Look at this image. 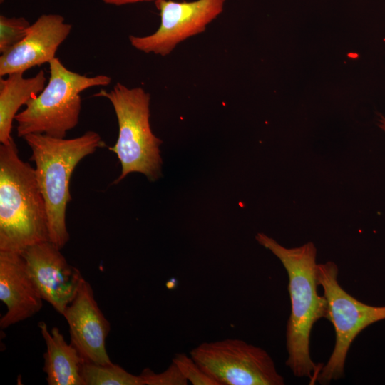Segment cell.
Masks as SVG:
<instances>
[{
    "instance_id": "8",
    "label": "cell",
    "mask_w": 385,
    "mask_h": 385,
    "mask_svg": "<svg viewBox=\"0 0 385 385\" xmlns=\"http://www.w3.org/2000/svg\"><path fill=\"white\" fill-rule=\"evenodd\" d=\"M225 1H155L160 16L159 28L148 36H129L130 43L145 53L169 55L180 42L204 32L207 26L222 12Z\"/></svg>"
},
{
    "instance_id": "2",
    "label": "cell",
    "mask_w": 385,
    "mask_h": 385,
    "mask_svg": "<svg viewBox=\"0 0 385 385\" xmlns=\"http://www.w3.org/2000/svg\"><path fill=\"white\" fill-rule=\"evenodd\" d=\"M46 241L47 210L35 169L20 158L12 138L0 146V250L21 253Z\"/></svg>"
},
{
    "instance_id": "19",
    "label": "cell",
    "mask_w": 385,
    "mask_h": 385,
    "mask_svg": "<svg viewBox=\"0 0 385 385\" xmlns=\"http://www.w3.org/2000/svg\"><path fill=\"white\" fill-rule=\"evenodd\" d=\"M103 3L113 6H123L144 1H158L161 0H101Z\"/></svg>"
},
{
    "instance_id": "17",
    "label": "cell",
    "mask_w": 385,
    "mask_h": 385,
    "mask_svg": "<svg viewBox=\"0 0 385 385\" xmlns=\"http://www.w3.org/2000/svg\"><path fill=\"white\" fill-rule=\"evenodd\" d=\"M172 361L177 365L188 382L193 385H217L190 355L176 354Z\"/></svg>"
},
{
    "instance_id": "10",
    "label": "cell",
    "mask_w": 385,
    "mask_h": 385,
    "mask_svg": "<svg viewBox=\"0 0 385 385\" xmlns=\"http://www.w3.org/2000/svg\"><path fill=\"white\" fill-rule=\"evenodd\" d=\"M72 25L57 14H41L29 26L24 38L0 56V76L24 73L48 63L56 58L60 45L66 39Z\"/></svg>"
},
{
    "instance_id": "5",
    "label": "cell",
    "mask_w": 385,
    "mask_h": 385,
    "mask_svg": "<svg viewBox=\"0 0 385 385\" xmlns=\"http://www.w3.org/2000/svg\"><path fill=\"white\" fill-rule=\"evenodd\" d=\"M48 65L47 85L15 116L19 137L44 134L65 138L78 123L82 103L80 93L93 86H107L111 81L106 75L90 77L70 71L56 57Z\"/></svg>"
},
{
    "instance_id": "20",
    "label": "cell",
    "mask_w": 385,
    "mask_h": 385,
    "mask_svg": "<svg viewBox=\"0 0 385 385\" xmlns=\"http://www.w3.org/2000/svg\"><path fill=\"white\" fill-rule=\"evenodd\" d=\"M379 125L385 132V118L384 116H381L379 120Z\"/></svg>"
},
{
    "instance_id": "11",
    "label": "cell",
    "mask_w": 385,
    "mask_h": 385,
    "mask_svg": "<svg viewBox=\"0 0 385 385\" xmlns=\"http://www.w3.org/2000/svg\"><path fill=\"white\" fill-rule=\"evenodd\" d=\"M63 316L68 324L71 343L84 361L97 364L112 363L106 347L110 323L99 308L88 281H83Z\"/></svg>"
},
{
    "instance_id": "1",
    "label": "cell",
    "mask_w": 385,
    "mask_h": 385,
    "mask_svg": "<svg viewBox=\"0 0 385 385\" xmlns=\"http://www.w3.org/2000/svg\"><path fill=\"white\" fill-rule=\"evenodd\" d=\"M255 238L280 260L289 278L291 312L286 331V366L295 376L309 378L314 384L323 365L310 356V334L314 323L327 314V300L317 293V249L312 242L287 248L264 233H257Z\"/></svg>"
},
{
    "instance_id": "6",
    "label": "cell",
    "mask_w": 385,
    "mask_h": 385,
    "mask_svg": "<svg viewBox=\"0 0 385 385\" xmlns=\"http://www.w3.org/2000/svg\"><path fill=\"white\" fill-rule=\"evenodd\" d=\"M339 269L332 261L317 264L316 279L327 303L328 319L335 332V344L316 381L327 384L344 376V365L351 343L370 324L385 319V306L366 304L346 292L338 282Z\"/></svg>"
},
{
    "instance_id": "4",
    "label": "cell",
    "mask_w": 385,
    "mask_h": 385,
    "mask_svg": "<svg viewBox=\"0 0 385 385\" xmlns=\"http://www.w3.org/2000/svg\"><path fill=\"white\" fill-rule=\"evenodd\" d=\"M93 96L107 98L118 120V139L108 148L121 165V173L114 183L131 173H143L150 181L158 180L161 176L163 162L159 147L162 140L150 128V94L143 88H128L118 82L111 91L101 89Z\"/></svg>"
},
{
    "instance_id": "7",
    "label": "cell",
    "mask_w": 385,
    "mask_h": 385,
    "mask_svg": "<svg viewBox=\"0 0 385 385\" xmlns=\"http://www.w3.org/2000/svg\"><path fill=\"white\" fill-rule=\"evenodd\" d=\"M190 355L217 385H284L264 349L234 338L205 342Z\"/></svg>"
},
{
    "instance_id": "15",
    "label": "cell",
    "mask_w": 385,
    "mask_h": 385,
    "mask_svg": "<svg viewBox=\"0 0 385 385\" xmlns=\"http://www.w3.org/2000/svg\"><path fill=\"white\" fill-rule=\"evenodd\" d=\"M84 385H145L140 375H134L113 362L97 364L84 362L82 368Z\"/></svg>"
},
{
    "instance_id": "13",
    "label": "cell",
    "mask_w": 385,
    "mask_h": 385,
    "mask_svg": "<svg viewBox=\"0 0 385 385\" xmlns=\"http://www.w3.org/2000/svg\"><path fill=\"white\" fill-rule=\"evenodd\" d=\"M38 325L46 346L43 370L47 384L84 385L82 368L85 361L76 347L66 342L57 327H52L49 332L46 322L41 321Z\"/></svg>"
},
{
    "instance_id": "14",
    "label": "cell",
    "mask_w": 385,
    "mask_h": 385,
    "mask_svg": "<svg viewBox=\"0 0 385 385\" xmlns=\"http://www.w3.org/2000/svg\"><path fill=\"white\" fill-rule=\"evenodd\" d=\"M24 73H14L0 78V142L6 144L12 139V123L21 106L38 95L46 86L43 70L31 78Z\"/></svg>"
},
{
    "instance_id": "16",
    "label": "cell",
    "mask_w": 385,
    "mask_h": 385,
    "mask_svg": "<svg viewBox=\"0 0 385 385\" xmlns=\"http://www.w3.org/2000/svg\"><path fill=\"white\" fill-rule=\"evenodd\" d=\"M30 26L24 17L0 16V53L1 54L20 42Z\"/></svg>"
},
{
    "instance_id": "18",
    "label": "cell",
    "mask_w": 385,
    "mask_h": 385,
    "mask_svg": "<svg viewBox=\"0 0 385 385\" xmlns=\"http://www.w3.org/2000/svg\"><path fill=\"white\" fill-rule=\"evenodd\" d=\"M145 385H186L188 381L182 374L177 365L172 361L163 372L155 373L150 369H145L140 374Z\"/></svg>"
},
{
    "instance_id": "12",
    "label": "cell",
    "mask_w": 385,
    "mask_h": 385,
    "mask_svg": "<svg viewBox=\"0 0 385 385\" xmlns=\"http://www.w3.org/2000/svg\"><path fill=\"white\" fill-rule=\"evenodd\" d=\"M0 299L6 312L0 327L27 319L38 313L43 301L21 253L0 250Z\"/></svg>"
},
{
    "instance_id": "3",
    "label": "cell",
    "mask_w": 385,
    "mask_h": 385,
    "mask_svg": "<svg viewBox=\"0 0 385 385\" xmlns=\"http://www.w3.org/2000/svg\"><path fill=\"white\" fill-rule=\"evenodd\" d=\"M24 139L31 150L30 160L35 163L46 202L50 241L61 250L69 240L66 213L71 200L69 183L73 171L83 158L106 144L92 130L71 139L44 134H29Z\"/></svg>"
},
{
    "instance_id": "9",
    "label": "cell",
    "mask_w": 385,
    "mask_h": 385,
    "mask_svg": "<svg viewBox=\"0 0 385 385\" xmlns=\"http://www.w3.org/2000/svg\"><path fill=\"white\" fill-rule=\"evenodd\" d=\"M21 254L43 301L63 315L85 280L80 270L51 241L29 246Z\"/></svg>"
}]
</instances>
